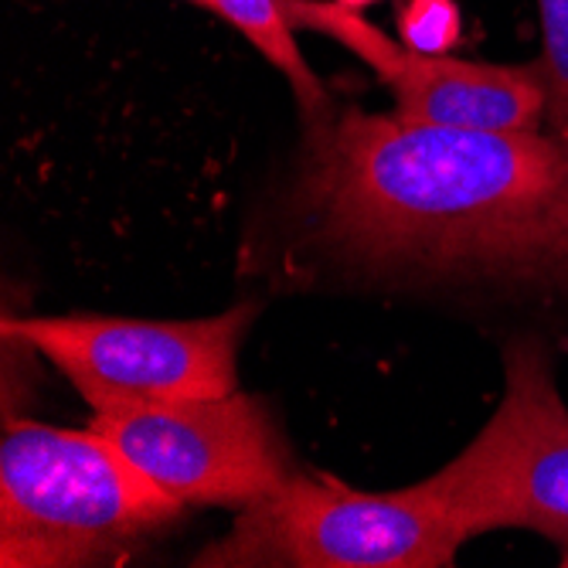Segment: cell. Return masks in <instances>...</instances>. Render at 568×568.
Masks as SVG:
<instances>
[{
  "label": "cell",
  "instance_id": "6da1fadb",
  "mask_svg": "<svg viewBox=\"0 0 568 568\" xmlns=\"http://www.w3.org/2000/svg\"><path fill=\"white\" fill-rule=\"evenodd\" d=\"M266 255L303 286L568 300V143L334 106L303 123Z\"/></svg>",
  "mask_w": 568,
  "mask_h": 568
},
{
  "label": "cell",
  "instance_id": "7a4b0ae2",
  "mask_svg": "<svg viewBox=\"0 0 568 568\" xmlns=\"http://www.w3.org/2000/svg\"><path fill=\"white\" fill-rule=\"evenodd\" d=\"M99 429L8 419L0 436V565H120L184 518Z\"/></svg>",
  "mask_w": 568,
  "mask_h": 568
},
{
  "label": "cell",
  "instance_id": "3957f363",
  "mask_svg": "<svg viewBox=\"0 0 568 568\" xmlns=\"http://www.w3.org/2000/svg\"><path fill=\"white\" fill-rule=\"evenodd\" d=\"M459 538L433 480L354 490L296 470L280 490L239 507L235 525L201 548V568H449Z\"/></svg>",
  "mask_w": 568,
  "mask_h": 568
},
{
  "label": "cell",
  "instance_id": "277c9868",
  "mask_svg": "<svg viewBox=\"0 0 568 568\" xmlns=\"http://www.w3.org/2000/svg\"><path fill=\"white\" fill-rule=\"evenodd\" d=\"M429 480L463 541L531 531L568 565V405L545 341H507L500 405Z\"/></svg>",
  "mask_w": 568,
  "mask_h": 568
},
{
  "label": "cell",
  "instance_id": "5b68a950",
  "mask_svg": "<svg viewBox=\"0 0 568 568\" xmlns=\"http://www.w3.org/2000/svg\"><path fill=\"white\" fill-rule=\"evenodd\" d=\"M260 306L239 303L197 321L4 317V337L38 351L92 412L219 398L239 388L242 341Z\"/></svg>",
  "mask_w": 568,
  "mask_h": 568
},
{
  "label": "cell",
  "instance_id": "8992f818",
  "mask_svg": "<svg viewBox=\"0 0 568 568\" xmlns=\"http://www.w3.org/2000/svg\"><path fill=\"white\" fill-rule=\"evenodd\" d=\"M89 426L187 510H239L296 474L273 405L239 388L219 398L92 412Z\"/></svg>",
  "mask_w": 568,
  "mask_h": 568
},
{
  "label": "cell",
  "instance_id": "52a82bcc",
  "mask_svg": "<svg viewBox=\"0 0 568 568\" xmlns=\"http://www.w3.org/2000/svg\"><path fill=\"white\" fill-rule=\"evenodd\" d=\"M293 28L324 34L365 62L395 99V116L456 130H548V92L538 65H494L423 55L392 41L337 0H283Z\"/></svg>",
  "mask_w": 568,
  "mask_h": 568
},
{
  "label": "cell",
  "instance_id": "ba28073f",
  "mask_svg": "<svg viewBox=\"0 0 568 568\" xmlns=\"http://www.w3.org/2000/svg\"><path fill=\"white\" fill-rule=\"evenodd\" d=\"M212 11L225 18L239 34H245L248 44L260 51L276 72H283V79L293 89L303 123H314L334 110L327 85L314 75V69L303 59L296 34H293L296 28L283 8V0H215Z\"/></svg>",
  "mask_w": 568,
  "mask_h": 568
},
{
  "label": "cell",
  "instance_id": "9c48e42d",
  "mask_svg": "<svg viewBox=\"0 0 568 568\" xmlns=\"http://www.w3.org/2000/svg\"><path fill=\"white\" fill-rule=\"evenodd\" d=\"M541 82L548 92V133L568 143V0H538Z\"/></svg>",
  "mask_w": 568,
  "mask_h": 568
},
{
  "label": "cell",
  "instance_id": "30bf717a",
  "mask_svg": "<svg viewBox=\"0 0 568 568\" xmlns=\"http://www.w3.org/2000/svg\"><path fill=\"white\" fill-rule=\"evenodd\" d=\"M463 18L456 0H405L398 14L402 44L423 55H449L453 44H459Z\"/></svg>",
  "mask_w": 568,
  "mask_h": 568
},
{
  "label": "cell",
  "instance_id": "8fae6325",
  "mask_svg": "<svg viewBox=\"0 0 568 568\" xmlns=\"http://www.w3.org/2000/svg\"><path fill=\"white\" fill-rule=\"evenodd\" d=\"M337 4H344V8H354V11H365V8L378 4V0H337Z\"/></svg>",
  "mask_w": 568,
  "mask_h": 568
},
{
  "label": "cell",
  "instance_id": "7c38bea8",
  "mask_svg": "<svg viewBox=\"0 0 568 568\" xmlns=\"http://www.w3.org/2000/svg\"><path fill=\"white\" fill-rule=\"evenodd\" d=\"M187 4H197V8H209V11H212L215 0H187Z\"/></svg>",
  "mask_w": 568,
  "mask_h": 568
}]
</instances>
